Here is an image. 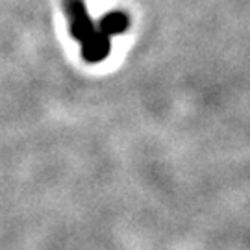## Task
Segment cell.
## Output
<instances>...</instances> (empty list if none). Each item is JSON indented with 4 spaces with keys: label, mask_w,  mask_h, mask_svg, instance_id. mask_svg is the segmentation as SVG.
I'll use <instances>...</instances> for the list:
<instances>
[{
    "label": "cell",
    "mask_w": 250,
    "mask_h": 250,
    "mask_svg": "<svg viewBox=\"0 0 250 250\" xmlns=\"http://www.w3.org/2000/svg\"><path fill=\"white\" fill-rule=\"evenodd\" d=\"M62 4L63 11L69 19V24H71L72 39H76L78 43H83L99 30L97 24L93 22L83 0H62Z\"/></svg>",
    "instance_id": "6da1fadb"
},
{
    "label": "cell",
    "mask_w": 250,
    "mask_h": 250,
    "mask_svg": "<svg viewBox=\"0 0 250 250\" xmlns=\"http://www.w3.org/2000/svg\"><path fill=\"white\" fill-rule=\"evenodd\" d=\"M82 45V58L87 63H100L104 62L111 52V37L97 30L89 39H85Z\"/></svg>",
    "instance_id": "7a4b0ae2"
},
{
    "label": "cell",
    "mask_w": 250,
    "mask_h": 250,
    "mask_svg": "<svg viewBox=\"0 0 250 250\" xmlns=\"http://www.w3.org/2000/svg\"><path fill=\"white\" fill-rule=\"evenodd\" d=\"M102 34H106L107 37H113V36H121V34H125L126 30L130 28V17H128V13L125 11H109L106 13L104 17L99 21V24H97Z\"/></svg>",
    "instance_id": "3957f363"
}]
</instances>
